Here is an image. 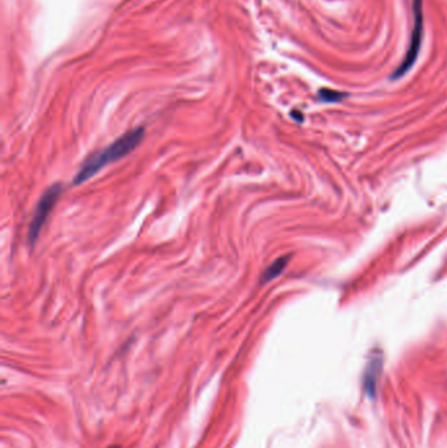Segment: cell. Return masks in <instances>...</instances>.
<instances>
[{"mask_svg":"<svg viewBox=\"0 0 447 448\" xmlns=\"http://www.w3.org/2000/svg\"><path fill=\"white\" fill-rule=\"evenodd\" d=\"M143 138H145V130L142 127H139V129H134V130L129 131L128 134L122 135L117 140H114L112 145L106 147L104 150H101L98 152H93L92 155L88 156L84 160L81 170L76 173V176L73 179V182L76 185H81L87 179L93 177L103 168H106V165L129 155L134 148H137L140 145Z\"/></svg>","mask_w":447,"mask_h":448,"instance_id":"obj_1","label":"cell"},{"mask_svg":"<svg viewBox=\"0 0 447 448\" xmlns=\"http://www.w3.org/2000/svg\"><path fill=\"white\" fill-rule=\"evenodd\" d=\"M412 9H413V28L409 38V48L406 51V57L400 63L396 71L392 75V79H399L404 76L416 63L418 53L421 49V41L423 36V0H412Z\"/></svg>","mask_w":447,"mask_h":448,"instance_id":"obj_2","label":"cell"},{"mask_svg":"<svg viewBox=\"0 0 447 448\" xmlns=\"http://www.w3.org/2000/svg\"><path fill=\"white\" fill-rule=\"evenodd\" d=\"M61 194H62V187L59 184H56L49 189H46L43 194L41 196L40 201L33 212V218L29 224V231H28V244L31 246L36 244L37 239L40 236L41 229L45 226L50 212H53Z\"/></svg>","mask_w":447,"mask_h":448,"instance_id":"obj_3","label":"cell"},{"mask_svg":"<svg viewBox=\"0 0 447 448\" xmlns=\"http://www.w3.org/2000/svg\"><path fill=\"white\" fill-rule=\"evenodd\" d=\"M289 261H290V257L284 256V257L277 259L272 265H269L268 269L265 270L264 274L261 276V283H268L270 281L279 277L284 273V270L286 269Z\"/></svg>","mask_w":447,"mask_h":448,"instance_id":"obj_4","label":"cell"},{"mask_svg":"<svg viewBox=\"0 0 447 448\" xmlns=\"http://www.w3.org/2000/svg\"><path fill=\"white\" fill-rule=\"evenodd\" d=\"M319 98H320L322 101H324V103H339V101L344 100V98H346V95L342 93V92L324 88V90H322L319 92Z\"/></svg>","mask_w":447,"mask_h":448,"instance_id":"obj_5","label":"cell"},{"mask_svg":"<svg viewBox=\"0 0 447 448\" xmlns=\"http://www.w3.org/2000/svg\"><path fill=\"white\" fill-rule=\"evenodd\" d=\"M113 448H118V447H113Z\"/></svg>","mask_w":447,"mask_h":448,"instance_id":"obj_6","label":"cell"}]
</instances>
